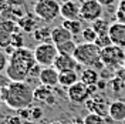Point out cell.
I'll return each instance as SVG.
<instances>
[{"mask_svg":"<svg viewBox=\"0 0 125 124\" xmlns=\"http://www.w3.org/2000/svg\"><path fill=\"white\" fill-rule=\"evenodd\" d=\"M34 50L21 47L16 49L9 56V66L6 69V76L11 81H24L29 78L31 67L36 64Z\"/></svg>","mask_w":125,"mask_h":124,"instance_id":"obj_1","label":"cell"},{"mask_svg":"<svg viewBox=\"0 0 125 124\" xmlns=\"http://www.w3.org/2000/svg\"><path fill=\"white\" fill-rule=\"evenodd\" d=\"M0 97L9 109H27L34 100V90L26 81H10L9 86L0 88Z\"/></svg>","mask_w":125,"mask_h":124,"instance_id":"obj_2","label":"cell"},{"mask_svg":"<svg viewBox=\"0 0 125 124\" xmlns=\"http://www.w3.org/2000/svg\"><path fill=\"white\" fill-rule=\"evenodd\" d=\"M74 59L80 66L93 67V69H105L101 62V49L95 43H80L74 53Z\"/></svg>","mask_w":125,"mask_h":124,"instance_id":"obj_3","label":"cell"},{"mask_svg":"<svg viewBox=\"0 0 125 124\" xmlns=\"http://www.w3.org/2000/svg\"><path fill=\"white\" fill-rule=\"evenodd\" d=\"M101 62L104 67L117 73L125 67V49L118 46H108L101 49Z\"/></svg>","mask_w":125,"mask_h":124,"instance_id":"obj_4","label":"cell"},{"mask_svg":"<svg viewBox=\"0 0 125 124\" xmlns=\"http://www.w3.org/2000/svg\"><path fill=\"white\" fill-rule=\"evenodd\" d=\"M61 4L57 0H36L33 4V12L40 20L50 23L60 16Z\"/></svg>","mask_w":125,"mask_h":124,"instance_id":"obj_5","label":"cell"},{"mask_svg":"<svg viewBox=\"0 0 125 124\" xmlns=\"http://www.w3.org/2000/svg\"><path fill=\"white\" fill-rule=\"evenodd\" d=\"M58 56V50L53 41H44V43H39L36 49H34V57L37 64L43 66V67H50L53 66Z\"/></svg>","mask_w":125,"mask_h":124,"instance_id":"obj_6","label":"cell"},{"mask_svg":"<svg viewBox=\"0 0 125 124\" xmlns=\"http://www.w3.org/2000/svg\"><path fill=\"white\" fill-rule=\"evenodd\" d=\"M104 6L98 3V0H84L80 4V19L83 22H95L102 17Z\"/></svg>","mask_w":125,"mask_h":124,"instance_id":"obj_7","label":"cell"},{"mask_svg":"<svg viewBox=\"0 0 125 124\" xmlns=\"http://www.w3.org/2000/svg\"><path fill=\"white\" fill-rule=\"evenodd\" d=\"M67 97L71 103H75V104H85V101L91 97V93L88 90V86L84 84L81 80L77 81L75 84H73L71 87L67 88Z\"/></svg>","mask_w":125,"mask_h":124,"instance_id":"obj_8","label":"cell"},{"mask_svg":"<svg viewBox=\"0 0 125 124\" xmlns=\"http://www.w3.org/2000/svg\"><path fill=\"white\" fill-rule=\"evenodd\" d=\"M108 34L111 37V40H112L114 46L125 49V23H121V22L111 23Z\"/></svg>","mask_w":125,"mask_h":124,"instance_id":"obj_9","label":"cell"},{"mask_svg":"<svg viewBox=\"0 0 125 124\" xmlns=\"http://www.w3.org/2000/svg\"><path fill=\"white\" fill-rule=\"evenodd\" d=\"M85 107L88 109L90 113H97L100 116H108V107L109 104L107 106L105 104V100L102 99L101 96H94V97H90L88 100L85 101Z\"/></svg>","mask_w":125,"mask_h":124,"instance_id":"obj_10","label":"cell"},{"mask_svg":"<svg viewBox=\"0 0 125 124\" xmlns=\"http://www.w3.org/2000/svg\"><path fill=\"white\" fill-rule=\"evenodd\" d=\"M53 67L57 69L58 73L61 71H67V70H75L77 67H80L78 62L74 59V56H65V54H58L55 59Z\"/></svg>","mask_w":125,"mask_h":124,"instance_id":"obj_11","label":"cell"},{"mask_svg":"<svg viewBox=\"0 0 125 124\" xmlns=\"http://www.w3.org/2000/svg\"><path fill=\"white\" fill-rule=\"evenodd\" d=\"M60 16L64 20H75L80 17V4L75 3L74 0H65L61 3V10Z\"/></svg>","mask_w":125,"mask_h":124,"instance_id":"obj_12","label":"cell"},{"mask_svg":"<svg viewBox=\"0 0 125 124\" xmlns=\"http://www.w3.org/2000/svg\"><path fill=\"white\" fill-rule=\"evenodd\" d=\"M58 78H60V73L57 71V69L50 66V67H44L41 70L39 80L41 84L48 86V87H54V86L58 84Z\"/></svg>","mask_w":125,"mask_h":124,"instance_id":"obj_13","label":"cell"},{"mask_svg":"<svg viewBox=\"0 0 125 124\" xmlns=\"http://www.w3.org/2000/svg\"><path fill=\"white\" fill-rule=\"evenodd\" d=\"M108 116L114 121H125V103L121 100H114L109 103Z\"/></svg>","mask_w":125,"mask_h":124,"instance_id":"obj_14","label":"cell"},{"mask_svg":"<svg viewBox=\"0 0 125 124\" xmlns=\"http://www.w3.org/2000/svg\"><path fill=\"white\" fill-rule=\"evenodd\" d=\"M73 37H74V36H73L64 26H57V27H54V29L51 30V40H50V41H53L55 46H58V44H61V43H65V41H68V40H73Z\"/></svg>","mask_w":125,"mask_h":124,"instance_id":"obj_15","label":"cell"},{"mask_svg":"<svg viewBox=\"0 0 125 124\" xmlns=\"http://www.w3.org/2000/svg\"><path fill=\"white\" fill-rule=\"evenodd\" d=\"M77 81H80V76L75 70H67V71H61L60 73V78H58V84L64 87V88H68L73 84H75Z\"/></svg>","mask_w":125,"mask_h":124,"instance_id":"obj_16","label":"cell"},{"mask_svg":"<svg viewBox=\"0 0 125 124\" xmlns=\"http://www.w3.org/2000/svg\"><path fill=\"white\" fill-rule=\"evenodd\" d=\"M80 80L87 86H97L98 81H100V74L98 71L93 67H87L81 71V76H80Z\"/></svg>","mask_w":125,"mask_h":124,"instance_id":"obj_17","label":"cell"},{"mask_svg":"<svg viewBox=\"0 0 125 124\" xmlns=\"http://www.w3.org/2000/svg\"><path fill=\"white\" fill-rule=\"evenodd\" d=\"M51 96H54V93H53V87L40 84L39 87H36V88H34V100H37V101L46 103Z\"/></svg>","mask_w":125,"mask_h":124,"instance_id":"obj_18","label":"cell"},{"mask_svg":"<svg viewBox=\"0 0 125 124\" xmlns=\"http://www.w3.org/2000/svg\"><path fill=\"white\" fill-rule=\"evenodd\" d=\"M81 22H83L81 19H75V20H64L61 26H64L73 36H77V34H81L83 30H84Z\"/></svg>","mask_w":125,"mask_h":124,"instance_id":"obj_19","label":"cell"},{"mask_svg":"<svg viewBox=\"0 0 125 124\" xmlns=\"http://www.w3.org/2000/svg\"><path fill=\"white\" fill-rule=\"evenodd\" d=\"M77 43L74 40H68L65 43H61L57 46V50H58V54H65V56H74L75 50H77Z\"/></svg>","mask_w":125,"mask_h":124,"instance_id":"obj_20","label":"cell"},{"mask_svg":"<svg viewBox=\"0 0 125 124\" xmlns=\"http://www.w3.org/2000/svg\"><path fill=\"white\" fill-rule=\"evenodd\" d=\"M31 36L39 43H44V41H48V39L51 40V30L48 27H39L31 33Z\"/></svg>","mask_w":125,"mask_h":124,"instance_id":"obj_21","label":"cell"},{"mask_svg":"<svg viewBox=\"0 0 125 124\" xmlns=\"http://www.w3.org/2000/svg\"><path fill=\"white\" fill-rule=\"evenodd\" d=\"M91 27L97 31L98 36H101V34H108L109 27H111V23H108L107 20H104V19L101 17V19H98V20L93 22V26H91Z\"/></svg>","mask_w":125,"mask_h":124,"instance_id":"obj_22","label":"cell"},{"mask_svg":"<svg viewBox=\"0 0 125 124\" xmlns=\"http://www.w3.org/2000/svg\"><path fill=\"white\" fill-rule=\"evenodd\" d=\"M81 37H83V40L85 43H95L97 39H98V34H97V31L94 30L93 27H87V29L83 30Z\"/></svg>","mask_w":125,"mask_h":124,"instance_id":"obj_23","label":"cell"},{"mask_svg":"<svg viewBox=\"0 0 125 124\" xmlns=\"http://www.w3.org/2000/svg\"><path fill=\"white\" fill-rule=\"evenodd\" d=\"M19 26H20L24 31H27V33H33V31L36 30V29H34V22H33V19H31L30 16L21 17V19L19 20Z\"/></svg>","mask_w":125,"mask_h":124,"instance_id":"obj_24","label":"cell"},{"mask_svg":"<svg viewBox=\"0 0 125 124\" xmlns=\"http://www.w3.org/2000/svg\"><path fill=\"white\" fill-rule=\"evenodd\" d=\"M84 123L85 124H105L104 117L97 114V113H88L84 117Z\"/></svg>","mask_w":125,"mask_h":124,"instance_id":"obj_25","label":"cell"},{"mask_svg":"<svg viewBox=\"0 0 125 124\" xmlns=\"http://www.w3.org/2000/svg\"><path fill=\"white\" fill-rule=\"evenodd\" d=\"M11 34L13 33L0 29V49H7L9 46H11Z\"/></svg>","mask_w":125,"mask_h":124,"instance_id":"obj_26","label":"cell"},{"mask_svg":"<svg viewBox=\"0 0 125 124\" xmlns=\"http://www.w3.org/2000/svg\"><path fill=\"white\" fill-rule=\"evenodd\" d=\"M24 46V39H23V34H20L19 31H14L11 34V47L14 49H21Z\"/></svg>","mask_w":125,"mask_h":124,"instance_id":"obj_27","label":"cell"},{"mask_svg":"<svg viewBox=\"0 0 125 124\" xmlns=\"http://www.w3.org/2000/svg\"><path fill=\"white\" fill-rule=\"evenodd\" d=\"M95 44L100 49H105V47H108V46H112V40L109 37V34H101V36H98Z\"/></svg>","mask_w":125,"mask_h":124,"instance_id":"obj_28","label":"cell"},{"mask_svg":"<svg viewBox=\"0 0 125 124\" xmlns=\"http://www.w3.org/2000/svg\"><path fill=\"white\" fill-rule=\"evenodd\" d=\"M115 16H117V22L125 23V0H119V4H118Z\"/></svg>","mask_w":125,"mask_h":124,"instance_id":"obj_29","label":"cell"},{"mask_svg":"<svg viewBox=\"0 0 125 124\" xmlns=\"http://www.w3.org/2000/svg\"><path fill=\"white\" fill-rule=\"evenodd\" d=\"M111 86H112L114 91H117V93H118V91H121V90L125 87V81H124L121 77L115 76V77L112 78V81H111Z\"/></svg>","mask_w":125,"mask_h":124,"instance_id":"obj_30","label":"cell"},{"mask_svg":"<svg viewBox=\"0 0 125 124\" xmlns=\"http://www.w3.org/2000/svg\"><path fill=\"white\" fill-rule=\"evenodd\" d=\"M7 66H9V56L6 51H3L0 49V74H1V71H6Z\"/></svg>","mask_w":125,"mask_h":124,"instance_id":"obj_31","label":"cell"},{"mask_svg":"<svg viewBox=\"0 0 125 124\" xmlns=\"http://www.w3.org/2000/svg\"><path fill=\"white\" fill-rule=\"evenodd\" d=\"M44 114V111L41 107H34V109H31V118L36 121V120H40L41 117Z\"/></svg>","mask_w":125,"mask_h":124,"instance_id":"obj_32","label":"cell"},{"mask_svg":"<svg viewBox=\"0 0 125 124\" xmlns=\"http://www.w3.org/2000/svg\"><path fill=\"white\" fill-rule=\"evenodd\" d=\"M6 124H24V121L20 116H11L6 120Z\"/></svg>","mask_w":125,"mask_h":124,"instance_id":"obj_33","label":"cell"},{"mask_svg":"<svg viewBox=\"0 0 125 124\" xmlns=\"http://www.w3.org/2000/svg\"><path fill=\"white\" fill-rule=\"evenodd\" d=\"M19 111V116L23 118L24 121L31 118V110H27V109H21V110H17Z\"/></svg>","mask_w":125,"mask_h":124,"instance_id":"obj_34","label":"cell"},{"mask_svg":"<svg viewBox=\"0 0 125 124\" xmlns=\"http://www.w3.org/2000/svg\"><path fill=\"white\" fill-rule=\"evenodd\" d=\"M11 80L7 77V76H3V74H0V88H3V87H6V86H9V83H10Z\"/></svg>","mask_w":125,"mask_h":124,"instance_id":"obj_35","label":"cell"},{"mask_svg":"<svg viewBox=\"0 0 125 124\" xmlns=\"http://www.w3.org/2000/svg\"><path fill=\"white\" fill-rule=\"evenodd\" d=\"M115 1H117V0H98V3L102 4L104 7H109V6H112Z\"/></svg>","mask_w":125,"mask_h":124,"instance_id":"obj_36","label":"cell"},{"mask_svg":"<svg viewBox=\"0 0 125 124\" xmlns=\"http://www.w3.org/2000/svg\"><path fill=\"white\" fill-rule=\"evenodd\" d=\"M55 101H57V99H55V94H54V96H51V97L46 101V104H48V106H54Z\"/></svg>","mask_w":125,"mask_h":124,"instance_id":"obj_37","label":"cell"},{"mask_svg":"<svg viewBox=\"0 0 125 124\" xmlns=\"http://www.w3.org/2000/svg\"><path fill=\"white\" fill-rule=\"evenodd\" d=\"M71 124H85L84 123V118H80V117H75L74 120H73V123Z\"/></svg>","mask_w":125,"mask_h":124,"instance_id":"obj_38","label":"cell"},{"mask_svg":"<svg viewBox=\"0 0 125 124\" xmlns=\"http://www.w3.org/2000/svg\"><path fill=\"white\" fill-rule=\"evenodd\" d=\"M97 87H98V88H104V87H105V83L100 80V81H98V84H97Z\"/></svg>","mask_w":125,"mask_h":124,"instance_id":"obj_39","label":"cell"},{"mask_svg":"<svg viewBox=\"0 0 125 124\" xmlns=\"http://www.w3.org/2000/svg\"><path fill=\"white\" fill-rule=\"evenodd\" d=\"M24 124H36V123H34V121H30V120H26Z\"/></svg>","mask_w":125,"mask_h":124,"instance_id":"obj_40","label":"cell"},{"mask_svg":"<svg viewBox=\"0 0 125 124\" xmlns=\"http://www.w3.org/2000/svg\"><path fill=\"white\" fill-rule=\"evenodd\" d=\"M51 124H62V123H60V121H53Z\"/></svg>","mask_w":125,"mask_h":124,"instance_id":"obj_41","label":"cell"},{"mask_svg":"<svg viewBox=\"0 0 125 124\" xmlns=\"http://www.w3.org/2000/svg\"><path fill=\"white\" fill-rule=\"evenodd\" d=\"M1 103H3V100H1V97H0V107H1Z\"/></svg>","mask_w":125,"mask_h":124,"instance_id":"obj_42","label":"cell"},{"mask_svg":"<svg viewBox=\"0 0 125 124\" xmlns=\"http://www.w3.org/2000/svg\"><path fill=\"white\" fill-rule=\"evenodd\" d=\"M124 70H125V67H124Z\"/></svg>","mask_w":125,"mask_h":124,"instance_id":"obj_43","label":"cell"}]
</instances>
